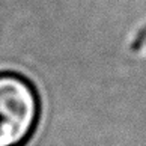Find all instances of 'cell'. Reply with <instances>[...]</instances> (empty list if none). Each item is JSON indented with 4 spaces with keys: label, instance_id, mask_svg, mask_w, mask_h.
Listing matches in <instances>:
<instances>
[{
    "label": "cell",
    "instance_id": "1",
    "mask_svg": "<svg viewBox=\"0 0 146 146\" xmlns=\"http://www.w3.org/2000/svg\"><path fill=\"white\" fill-rule=\"evenodd\" d=\"M39 119V98L29 80L0 72V146H24Z\"/></svg>",
    "mask_w": 146,
    "mask_h": 146
}]
</instances>
